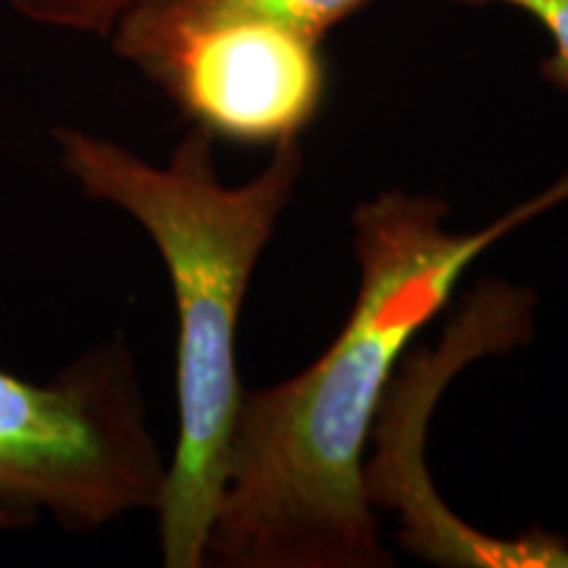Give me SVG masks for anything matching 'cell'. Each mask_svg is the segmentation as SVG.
<instances>
[{
    "mask_svg": "<svg viewBox=\"0 0 568 568\" xmlns=\"http://www.w3.org/2000/svg\"><path fill=\"white\" fill-rule=\"evenodd\" d=\"M63 174L90 201L119 209L159 251L176 308V445L155 516L163 566L201 568L222 500L243 400L237 332L247 287L303 174L301 138L274 145L253 180L224 184L201 126L151 163L122 142L55 126Z\"/></svg>",
    "mask_w": 568,
    "mask_h": 568,
    "instance_id": "7a4b0ae2",
    "label": "cell"
},
{
    "mask_svg": "<svg viewBox=\"0 0 568 568\" xmlns=\"http://www.w3.org/2000/svg\"><path fill=\"white\" fill-rule=\"evenodd\" d=\"M17 17L45 30L103 38L140 0H6Z\"/></svg>",
    "mask_w": 568,
    "mask_h": 568,
    "instance_id": "52a82bcc",
    "label": "cell"
},
{
    "mask_svg": "<svg viewBox=\"0 0 568 568\" xmlns=\"http://www.w3.org/2000/svg\"><path fill=\"white\" fill-rule=\"evenodd\" d=\"M566 201L568 174L471 232L447 230L450 205L435 195L387 190L355 209L361 280L351 316L301 374L243 393L205 564H395L379 539L364 460L395 368L479 255Z\"/></svg>",
    "mask_w": 568,
    "mask_h": 568,
    "instance_id": "6da1fadb",
    "label": "cell"
},
{
    "mask_svg": "<svg viewBox=\"0 0 568 568\" xmlns=\"http://www.w3.org/2000/svg\"><path fill=\"white\" fill-rule=\"evenodd\" d=\"M166 468L124 339L90 347L51 382L0 368V529L51 518L90 531L155 514Z\"/></svg>",
    "mask_w": 568,
    "mask_h": 568,
    "instance_id": "3957f363",
    "label": "cell"
},
{
    "mask_svg": "<svg viewBox=\"0 0 568 568\" xmlns=\"http://www.w3.org/2000/svg\"><path fill=\"white\" fill-rule=\"evenodd\" d=\"M450 3L471 6V9L500 6L529 17L550 40V53L539 63V74L556 90L568 92V0H450Z\"/></svg>",
    "mask_w": 568,
    "mask_h": 568,
    "instance_id": "ba28073f",
    "label": "cell"
},
{
    "mask_svg": "<svg viewBox=\"0 0 568 568\" xmlns=\"http://www.w3.org/2000/svg\"><path fill=\"white\" fill-rule=\"evenodd\" d=\"M109 42L216 142L274 148L301 138L326 98L324 42L274 21L113 30Z\"/></svg>",
    "mask_w": 568,
    "mask_h": 568,
    "instance_id": "277c9868",
    "label": "cell"
},
{
    "mask_svg": "<svg viewBox=\"0 0 568 568\" xmlns=\"http://www.w3.org/2000/svg\"><path fill=\"white\" fill-rule=\"evenodd\" d=\"M372 0H140L113 30L155 32L219 19H264L322 40Z\"/></svg>",
    "mask_w": 568,
    "mask_h": 568,
    "instance_id": "8992f818",
    "label": "cell"
},
{
    "mask_svg": "<svg viewBox=\"0 0 568 568\" xmlns=\"http://www.w3.org/2000/svg\"><path fill=\"white\" fill-rule=\"evenodd\" d=\"M529 326L514 297L497 287H479L445 343L435 353H418L408 376L393 387V400L376 432V456L366 466V493L372 506L393 508L400 518L403 545L429 564L495 566V568H568L564 537L531 531L516 539L474 531L447 510L426 477V422L439 389L471 361L489 353H508L527 343Z\"/></svg>",
    "mask_w": 568,
    "mask_h": 568,
    "instance_id": "5b68a950",
    "label": "cell"
}]
</instances>
